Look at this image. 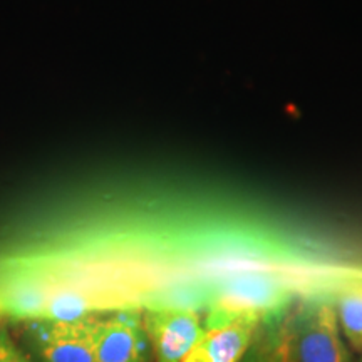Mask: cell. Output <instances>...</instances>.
I'll list each match as a JSON object with an SVG mask.
<instances>
[{"label":"cell","mask_w":362,"mask_h":362,"mask_svg":"<svg viewBox=\"0 0 362 362\" xmlns=\"http://www.w3.org/2000/svg\"><path fill=\"white\" fill-rule=\"evenodd\" d=\"M296 362H351L332 302L307 305L291 320Z\"/></svg>","instance_id":"obj_1"},{"label":"cell","mask_w":362,"mask_h":362,"mask_svg":"<svg viewBox=\"0 0 362 362\" xmlns=\"http://www.w3.org/2000/svg\"><path fill=\"white\" fill-rule=\"evenodd\" d=\"M0 362H34L33 357L13 342L6 327H0Z\"/></svg>","instance_id":"obj_8"},{"label":"cell","mask_w":362,"mask_h":362,"mask_svg":"<svg viewBox=\"0 0 362 362\" xmlns=\"http://www.w3.org/2000/svg\"><path fill=\"white\" fill-rule=\"evenodd\" d=\"M238 362H296L291 319L280 314L262 319Z\"/></svg>","instance_id":"obj_6"},{"label":"cell","mask_w":362,"mask_h":362,"mask_svg":"<svg viewBox=\"0 0 362 362\" xmlns=\"http://www.w3.org/2000/svg\"><path fill=\"white\" fill-rule=\"evenodd\" d=\"M260 322V317L240 315L208 324L181 362H238Z\"/></svg>","instance_id":"obj_4"},{"label":"cell","mask_w":362,"mask_h":362,"mask_svg":"<svg viewBox=\"0 0 362 362\" xmlns=\"http://www.w3.org/2000/svg\"><path fill=\"white\" fill-rule=\"evenodd\" d=\"M94 351L98 362H144L146 334L139 317L131 310L94 324Z\"/></svg>","instance_id":"obj_5"},{"label":"cell","mask_w":362,"mask_h":362,"mask_svg":"<svg viewBox=\"0 0 362 362\" xmlns=\"http://www.w3.org/2000/svg\"><path fill=\"white\" fill-rule=\"evenodd\" d=\"M143 329L156 362H181L203 332L200 312L185 307L148 309Z\"/></svg>","instance_id":"obj_3"},{"label":"cell","mask_w":362,"mask_h":362,"mask_svg":"<svg viewBox=\"0 0 362 362\" xmlns=\"http://www.w3.org/2000/svg\"><path fill=\"white\" fill-rule=\"evenodd\" d=\"M94 324L93 317L74 322L27 320L24 339L39 362H98Z\"/></svg>","instance_id":"obj_2"},{"label":"cell","mask_w":362,"mask_h":362,"mask_svg":"<svg viewBox=\"0 0 362 362\" xmlns=\"http://www.w3.org/2000/svg\"><path fill=\"white\" fill-rule=\"evenodd\" d=\"M361 362H362V357H361Z\"/></svg>","instance_id":"obj_10"},{"label":"cell","mask_w":362,"mask_h":362,"mask_svg":"<svg viewBox=\"0 0 362 362\" xmlns=\"http://www.w3.org/2000/svg\"><path fill=\"white\" fill-rule=\"evenodd\" d=\"M2 315H4V309H2V304H0V319H2Z\"/></svg>","instance_id":"obj_9"},{"label":"cell","mask_w":362,"mask_h":362,"mask_svg":"<svg viewBox=\"0 0 362 362\" xmlns=\"http://www.w3.org/2000/svg\"><path fill=\"white\" fill-rule=\"evenodd\" d=\"M334 309L342 336L352 349L362 352V284H354L341 291Z\"/></svg>","instance_id":"obj_7"}]
</instances>
